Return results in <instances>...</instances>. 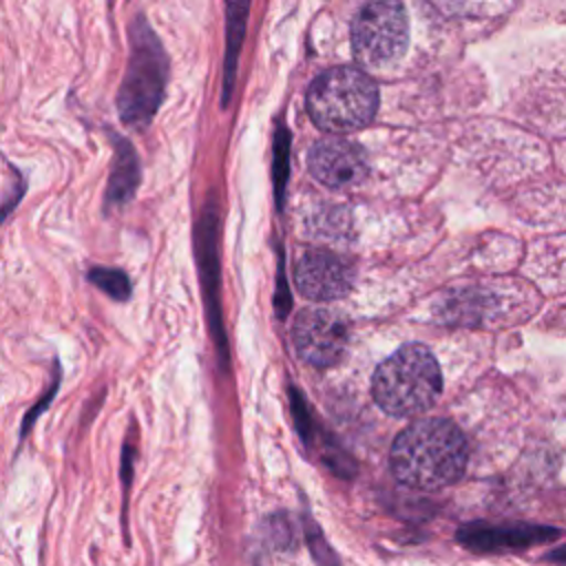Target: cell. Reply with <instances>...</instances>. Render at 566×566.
<instances>
[{
    "instance_id": "cell-1",
    "label": "cell",
    "mask_w": 566,
    "mask_h": 566,
    "mask_svg": "<svg viewBox=\"0 0 566 566\" xmlns=\"http://www.w3.org/2000/svg\"><path fill=\"white\" fill-rule=\"evenodd\" d=\"M469 447L462 431L444 418H420L405 427L389 451L394 478L418 491H440L464 473Z\"/></svg>"
},
{
    "instance_id": "cell-2",
    "label": "cell",
    "mask_w": 566,
    "mask_h": 566,
    "mask_svg": "<svg viewBox=\"0 0 566 566\" xmlns=\"http://www.w3.org/2000/svg\"><path fill=\"white\" fill-rule=\"evenodd\" d=\"M442 391V374L436 356L420 343L398 347L371 376L376 405L396 418L429 411Z\"/></svg>"
},
{
    "instance_id": "cell-3",
    "label": "cell",
    "mask_w": 566,
    "mask_h": 566,
    "mask_svg": "<svg viewBox=\"0 0 566 566\" xmlns=\"http://www.w3.org/2000/svg\"><path fill=\"white\" fill-rule=\"evenodd\" d=\"M378 108V86L360 69L336 66L307 88V113L327 133H349L369 124Z\"/></svg>"
},
{
    "instance_id": "cell-4",
    "label": "cell",
    "mask_w": 566,
    "mask_h": 566,
    "mask_svg": "<svg viewBox=\"0 0 566 566\" xmlns=\"http://www.w3.org/2000/svg\"><path fill=\"white\" fill-rule=\"evenodd\" d=\"M168 77L166 53L153 29L137 20L130 29V57L117 95L119 117L135 128H144L157 113Z\"/></svg>"
},
{
    "instance_id": "cell-5",
    "label": "cell",
    "mask_w": 566,
    "mask_h": 566,
    "mask_svg": "<svg viewBox=\"0 0 566 566\" xmlns=\"http://www.w3.org/2000/svg\"><path fill=\"white\" fill-rule=\"evenodd\" d=\"M409 22L400 0H369L352 22V51L358 64L382 69L407 49Z\"/></svg>"
},
{
    "instance_id": "cell-6",
    "label": "cell",
    "mask_w": 566,
    "mask_h": 566,
    "mask_svg": "<svg viewBox=\"0 0 566 566\" xmlns=\"http://www.w3.org/2000/svg\"><path fill=\"white\" fill-rule=\"evenodd\" d=\"M292 345L296 356L312 367L336 365L349 340V325L343 314L325 307H305L292 323Z\"/></svg>"
},
{
    "instance_id": "cell-7",
    "label": "cell",
    "mask_w": 566,
    "mask_h": 566,
    "mask_svg": "<svg viewBox=\"0 0 566 566\" xmlns=\"http://www.w3.org/2000/svg\"><path fill=\"white\" fill-rule=\"evenodd\" d=\"M219 217L214 208H208L201 214L199 228H197V261L201 272V287H203V301L208 310V325L210 334L217 343V356L219 365L228 369L230 352H228V336L223 327L221 316V268H219Z\"/></svg>"
},
{
    "instance_id": "cell-8",
    "label": "cell",
    "mask_w": 566,
    "mask_h": 566,
    "mask_svg": "<svg viewBox=\"0 0 566 566\" xmlns=\"http://www.w3.org/2000/svg\"><path fill=\"white\" fill-rule=\"evenodd\" d=\"M354 276V265L325 248L305 250L294 265L296 290L318 303L343 298L352 290Z\"/></svg>"
},
{
    "instance_id": "cell-9",
    "label": "cell",
    "mask_w": 566,
    "mask_h": 566,
    "mask_svg": "<svg viewBox=\"0 0 566 566\" xmlns=\"http://www.w3.org/2000/svg\"><path fill=\"white\" fill-rule=\"evenodd\" d=\"M559 537V528L544 526V524H484V522H469L455 531L458 544L467 551L478 555L489 553H511L524 551L528 546H537Z\"/></svg>"
},
{
    "instance_id": "cell-10",
    "label": "cell",
    "mask_w": 566,
    "mask_h": 566,
    "mask_svg": "<svg viewBox=\"0 0 566 566\" xmlns=\"http://www.w3.org/2000/svg\"><path fill=\"white\" fill-rule=\"evenodd\" d=\"M307 168L327 188H352L367 177V157L356 142L327 137L312 146Z\"/></svg>"
},
{
    "instance_id": "cell-11",
    "label": "cell",
    "mask_w": 566,
    "mask_h": 566,
    "mask_svg": "<svg viewBox=\"0 0 566 566\" xmlns=\"http://www.w3.org/2000/svg\"><path fill=\"white\" fill-rule=\"evenodd\" d=\"M139 184V161L135 148L117 137L115 139V161L106 188V208H119L130 201Z\"/></svg>"
},
{
    "instance_id": "cell-12",
    "label": "cell",
    "mask_w": 566,
    "mask_h": 566,
    "mask_svg": "<svg viewBox=\"0 0 566 566\" xmlns=\"http://www.w3.org/2000/svg\"><path fill=\"white\" fill-rule=\"evenodd\" d=\"M248 9L250 0H226V13H228V38H226V64H223V97L221 102L226 104L232 84H234V69H237V57L239 49L243 42L245 24H248Z\"/></svg>"
},
{
    "instance_id": "cell-13",
    "label": "cell",
    "mask_w": 566,
    "mask_h": 566,
    "mask_svg": "<svg viewBox=\"0 0 566 566\" xmlns=\"http://www.w3.org/2000/svg\"><path fill=\"white\" fill-rule=\"evenodd\" d=\"M88 281L115 301H128L130 298L133 285H130V279L126 276L124 270L97 265V268L88 270Z\"/></svg>"
},
{
    "instance_id": "cell-14",
    "label": "cell",
    "mask_w": 566,
    "mask_h": 566,
    "mask_svg": "<svg viewBox=\"0 0 566 566\" xmlns=\"http://www.w3.org/2000/svg\"><path fill=\"white\" fill-rule=\"evenodd\" d=\"M290 407H292V418H294V427L303 440L305 447H312L316 440V422L312 418V409L305 402L303 394L296 387H290Z\"/></svg>"
},
{
    "instance_id": "cell-15",
    "label": "cell",
    "mask_w": 566,
    "mask_h": 566,
    "mask_svg": "<svg viewBox=\"0 0 566 566\" xmlns=\"http://www.w3.org/2000/svg\"><path fill=\"white\" fill-rule=\"evenodd\" d=\"M303 531H305V539H307L310 553L314 555V559H316L318 566H340L338 555H336V553L332 551V546L325 542L323 531L318 528V524H316L310 515H303Z\"/></svg>"
},
{
    "instance_id": "cell-16",
    "label": "cell",
    "mask_w": 566,
    "mask_h": 566,
    "mask_svg": "<svg viewBox=\"0 0 566 566\" xmlns=\"http://www.w3.org/2000/svg\"><path fill=\"white\" fill-rule=\"evenodd\" d=\"M285 159H287V135H285L283 128H279V133L274 137V166H272L279 208L283 206V188H285V177H287V161Z\"/></svg>"
},
{
    "instance_id": "cell-17",
    "label": "cell",
    "mask_w": 566,
    "mask_h": 566,
    "mask_svg": "<svg viewBox=\"0 0 566 566\" xmlns=\"http://www.w3.org/2000/svg\"><path fill=\"white\" fill-rule=\"evenodd\" d=\"M57 387H60V365H55V376H53V382H51V387L46 389V394H42V398L38 400V405H35V407H31V409L24 413L20 438H24V436H27V431L33 427V422L40 418V413L51 405V400H53V396H55Z\"/></svg>"
},
{
    "instance_id": "cell-18",
    "label": "cell",
    "mask_w": 566,
    "mask_h": 566,
    "mask_svg": "<svg viewBox=\"0 0 566 566\" xmlns=\"http://www.w3.org/2000/svg\"><path fill=\"white\" fill-rule=\"evenodd\" d=\"M268 531H270V539L274 542L276 548H292L294 546V531L287 522V517L283 513L272 515L268 520Z\"/></svg>"
},
{
    "instance_id": "cell-19",
    "label": "cell",
    "mask_w": 566,
    "mask_h": 566,
    "mask_svg": "<svg viewBox=\"0 0 566 566\" xmlns=\"http://www.w3.org/2000/svg\"><path fill=\"white\" fill-rule=\"evenodd\" d=\"M290 305H292V298L287 294V285H285V276H283V259H281V263H279V283H276V292H274V310H276L279 318H285Z\"/></svg>"
},
{
    "instance_id": "cell-20",
    "label": "cell",
    "mask_w": 566,
    "mask_h": 566,
    "mask_svg": "<svg viewBox=\"0 0 566 566\" xmlns=\"http://www.w3.org/2000/svg\"><path fill=\"white\" fill-rule=\"evenodd\" d=\"M135 460V449H130V444H126L124 447V455H122V480H124V486L128 489V484H130V471H133V467H130V462Z\"/></svg>"
},
{
    "instance_id": "cell-21",
    "label": "cell",
    "mask_w": 566,
    "mask_h": 566,
    "mask_svg": "<svg viewBox=\"0 0 566 566\" xmlns=\"http://www.w3.org/2000/svg\"><path fill=\"white\" fill-rule=\"evenodd\" d=\"M544 559H546V562H553V564H559V566H566V544H562V546L548 551V553L544 555Z\"/></svg>"
}]
</instances>
